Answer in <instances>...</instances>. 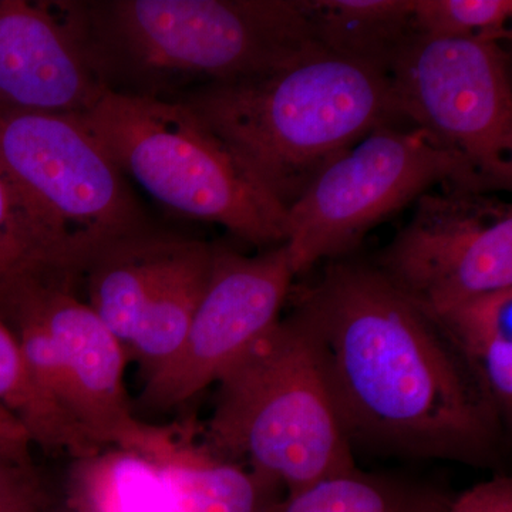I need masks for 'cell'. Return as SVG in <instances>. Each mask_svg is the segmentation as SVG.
<instances>
[{"instance_id": "obj_13", "label": "cell", "mask_w": 512, "mask_h": 512, "mask_svg": "<svg viewBox=\"0 0 512 512\" xmlns=\"http://www.w3.org/2000/svg\"><path fill=\"white\" fill-rule=\"evenodd\" d=\"M212 244L151 225L92 249L77 266L87 305L128 348L138 326L173 313L207 281Z\"/></svg>"}, {"instance_id": "obj_24", "label": "cell", "mask_w": 512, "mask_h": 512, "mask_svg": "<svg viewBox=\"0 0 512 512\" xmlns=\"http://www.w3.org/2000/svg\"><path fill=\"white\" fill-rule=\"evenodd\" d=\"M32 446V440L23 424L8 409L0 406V458L19 463H32Z\"/></svg>"}, {"instance_id": "obj_14", "label": "cell", "mask_w": 512, "mask_h": 512, "mask_svg": "<svg viewBox=\"0 0 512 512\" xmlns=\"http://www.w3.org/2000/svg\"><path fill=\"white\" fill-rule=\"evenodd\" d=\"M141 456L158 467L174 512H265L279 485L221 460L180 429L163 427Z\"/></svg>"}, {"instance_id": "obj_6", "label": "cell", "mask_w": 512, "mask_h": 512, "mask_svg": "<svg viewBox=\"0 0 512 512\" xmlns=\"http://www.w3.org/2000/svg\"><path fill=\"white\" fill-rule=\"evenodd\" d=\"M437 185L491 192L463 157L423 131L389 124L370 131L326 165L286 211L293 275L322 259L352 254L370 229Z\"/></svg>"}, {"instance_id": "obj_18", "label": "cell", "mask_w": 512, "mask_h": 512, "mask_svg": "<svg viewBox=\"0 0 512 512\" xmlns=\"http://www.w3.org/2000/svg\"><path fill=\"white\" fill-rule=\"evenodd\" d=\"M74 274L72 252L43 224L0 168V303L25 286Z\"/></svg>"}, {"instance_id": "obj_19", "label": "cell", "mask_w": 512, "mask_h": 512, "mask_svg": "<svg viewBox=\"0 0 512 512\" xmlns=\"http://www.w3.org/2000/svg\"><path fill=\"white\" fill-rule=\"evenodd\" d=\"M0 406L8 409L28 431L33 444L46 453L69 454L73 460L101 450L79 424L33 379L18 340L0 316Z\"/></svg>"}, {"instance_id": "obj_2", "label": "cell", "mask_w": 512, "mask_h": 512, "mask_svg": "<svg viewBox=\"0 0 512 512\" xmlns=\"http://www.w3.org/2000/svg\"><path fill=\"white\" fill-rule=\"evenodd\" d=\"M174 101L285 211L326 165L396 117L387 74L325 50Z\"/></svg>"}, {"instance_id": "obj_9", "label": "cell", "mask_w": 512, "mask_h": 512, "mask_svg": "<svg viewBox=\"0 0 512 512\" xmlns=\"http://www.w3.org/2000/svg\"><path fill=\"white\" fill-rule=\"evenodd\" d=\"M416 201L377 269L436 319L481 293L512 288V207L494 192L443 185Z\"/></svg>"}, {"instance_id": "obj_12", "label": "cell", "mask_w": 512, "mask_h": 512, "mask_svg": "<svg viewBox=\"0 0 512 512\" xmlns=\"http://www.w3.org/2000/svg\"><path fill=\"white\" fill-rule=\"evenodd\" d=\"M76 279L20 289L0 305L23 306L55 339L72 382L74 420L103 447L140 453L156 426L136 419L124 389L126 348L77 295Z\"/></svg>"}, {"instance_id": "obj_23", "label": "cell", "mask_w": 512, "mask_h": 512, "mask_svg": "<svg viewBox=\"0 0 512 512\" xmlns=\"http://www.w3.org/2000/svg\"><path fill=\"white\" fill-rule=\"evenodd\" d=\"M446 512H512V480L497 476L454 495Z\"/></svg>"}, {"instance_id": "obj_8", "label": "cell", "mask_w": 512, "mask_h": 512, "mask_svg": "<svg viewBox=\"0 0 512 512\" xmlns=\"http://www.w3.org/2000/svg\"><path fill=\"white\" fill-rule=\"evenodd\" d=\"M389 80L396 117L463 157L491 192L510 190L512 87L501 42L414 33Z\"/></svg>"}, {"instance_id": "obj_20", "label": "cell", "mask_w": 512, "mask_h": 512, "mask_svg": "<svg viewBox=\"0 0 512 512\" xmlns=\"http://www.w3.org/2000/svg\"><path fill=\"white\" fill-rule=\"evenodd\" d=\"M511 15V0H414L413 26L421 36L503 42Z\"/></svg>"}, {"instance_id": "obj_22", "label": "cell", "mask_w": 512, "mask_h": 512, "mask_svg": "<svg viewBox=\"0 0 512 512\" xmlns=\"http://www.w3.org/2000/svg\"><path fill=\"white\" fill-rule=\"evenodd\" d=\"M62 505L32 463L0 458V512H57Z\"/></svg>"}, {"instance_id": "obj_5", "label": "cell", "mask_w": 512, "mask_h": 512, "mask_svg": "<svg viewBox=\"0 0 512 512\" xmlns=\"http://www.w3.org/2000/svg\"><path fill=\"white\" fill-rule=\"evenodd\" d=\"M74 117L128 181L167 210L221 225L249 244H285L286 211L183 104L104 92Z\"/></svg>"}, {"instance_id": "obj_21", "label": "cell", "mask_w": 512, "mask_h": 512, "mask_svg": "<svg viewBox=\"0 0 512 512\" xmlns=\"http://www.w3.org/2000/svg\"><path fill=\"white\" fill-rule=\"evenodd\" d=\"M461 357L512 342V288L481 293L434 319Z\"/></svg>"}, {"instance_id": "obj_4", "label": "cell", "mask_w": 512, "mask_h": 512, "mask_svg": "<svg viewBox=\"0 0 512 512\" xmlns=\"http://www.w3.org/2000/svg\"><path fill=\"white\" fill-rule=\"evenodd\" d=\"M204 446L286 494L356 468L305 318L279 319L218 380Z\"/></svg>"}, {"instance_id": "obj_17", "label": "cell", "mask_w": 512, "mask_h": 512, "mask_svg": "<svg viewBox=\"0 0 512 512\" xmlns=\"http://www.w3.org/2000/svg\"><path fill=\"white\" fill-rule=\"evenodd\" d=\"M453 498L439 485L356 467L286 494L265 512H446Z\"/></svg>"}, {"instance_id": "obj_3", "label": "cell", "mask_w": 512, "mask_h": 512, "mask_svg": "<svg viewBox=\"0 0 512 512\" xmlns=\"http://www.w3.org/2000/svg\"><path fill=\"white\" fill-rule=\"evenodd\" d=\"M107 92L177 100L322 52L302 0L82 2Z\"/></svg>"}, {"instance_id": "obj_10", "label": "cell", "mask_w": 512, "mask_h": 512, "mask_svg": "<svg viewBox=\"0 0 512 512\" xmlns=\"http://www.w3.org/2000/svg\"><path fill=\"white\" fill-rule=\"evenodd\" d=\"M293 276L285 244L254 256L212 245L210 278L183 346L147 377L141 404L163 412L217 383L279 322Z\"/></svg>"}, {"instance_id": "obj_16", "label": "cell", "mask_w": 512, "mask_h": 512, "mask_svg": "<svg viewBox=\"0 0 512 512\" xmlns=\"http://www.w3.org/2000/svg\"><path fill=\"white\" fill-rule=\"evenodd\" d=\"M63 503L74 512H174L156 464L120 447L73 460Z\"/></svg>"}, {"instance_id": "obj_7", "label": "cell", "mask_w": 512, "mask_h": 512, "mask_svg": "<svg viewBox=\"0 0 512 512\" xmlns=\"http://www.w3.org/2000/svg\"><path fill=\"white\" fill-rule=\"evenodd\" d=\"M0 168L79 266L150 224L123 171L74 116L0 109Z\"/></svg>"}, {"instance_id": "obj_15", "label": "cell", "mask_w": 512, "mask_h": 512, "mask_svg": "<svg viewBox=\"0 0 512 512\" xmlns=\"http://www.w3.org/2000/svg\"><path fill=\"white\" fill-rule=\"evenodd\" d=\"M302 5L325 52L387 76L416 33L414 0H302Z\"/></svg>"}, {"instance_id": "obj_1", "label": "cell", "mask_w": 512, "mask_h": 512, "mask_svg": "<svg viewBox=\"0 0 512 512\" xmlns=\"http://www.w3.org/2000/svg\"><path fill=\"white\" fill-rule=\"evenodd\" d=\"M295 308L352 448L494 463L500 414L440 326L375 265L330 262Z\"/></svg>"}, {"instance_id": "obj_11", "label": "cell", "mask_w": 512, "mask_h": 512, "mask_svg": "<svg viewBox=\"0 0 512 512\" xmlns=\"http://www.w3.org/2000/svg\"><path fill=\"white\" fill-rule=\"evenodd\" d=\"M104 92L82 2L0 0V109L79 116Z\"/></svg>"}, {"instance_id": "obj_25", "label": "cell", "mask_w": 512, "mask_h": 512, "mask_svg": "<svg viewBox=\"0 0 512 512\" xmlns=\"http://www.w3.org/2000/svg\"><path fill=\"white\" fill-rule=\"evenodd\" d=\"M57 512H74V511L70 510V508L66 507V505H64V503H63L62 507H60V510Z\"/></svg>"}]
</instances>
